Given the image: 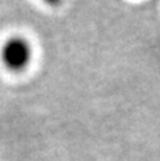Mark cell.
<instances>
[{
	"mask_svg": "<svg viewBox=\"0 0 160 161\" xmlns=\"http://www.w3.org/2000/svg\"><path fill=\"white\" fill-rule=\"evenodd\" d=\"M31 59V47L23 37H11L2 48V61L10 71H23Z\"/></svg>",
	"mask_w": 160,
	"mask_h": 161,
	"instance_id": "6da1fadb",
	"label": "cell"
}]
</instances>
